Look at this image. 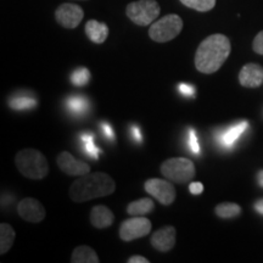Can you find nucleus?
<instances>
[{
  "mask_svg": "<svg viewBox=\"0 0 263 263\" xmlns=\"http://www.w3.org/2000/svg\"><path fill=\"white\" fill-rule=\"evenodd\" d=\"M178 89L180 91V94L185 95V97H194V93H195V88H194L192 84L180 83L178 85Z\"/></svg>",
  "mask_w": 263,
  "mask_h": 263,
  "instance_id": "28",
  "label": "nucleus"
},
{
  "mask_svg": "<svg viewBox=\"0 0 263 263\" xmlns=\"http://www.w3.org/2000/svg\"><path fill=\"white\" fill-rule=\"evenodd\" d=\"M161 173L174 183H186L196 174L195 164L185 157H173L161 164Z\"/></svg>",
  "mask_w": 263,
  "mask_h": 263,
  "instance_id": "6",
  "label": "nucleus"
},
{
  "mask_svg": "<svg viewBox=\"0 0 263 263\" xmlns=\"http://www.w3.org/2000/svg\"><path fill=\"white\" fill-rule=\"evenodd\" d=\"M239 83L245 88H257L263 83V67L258 64H246L240 70Z\"/></svg>",
  "mask_w": 263,
  "mask_h": 263,
  "instance_id": "13",
  "label": "nucleus"
},
{
  "mask_svg": "<svg viewBox=\"0 0 263 263\" xmlns=\"http://www.w3.org/2000/svg\"><path fill=\"white\" fill-rule=\"evenodd\" d=\"M249 128V122L248 121H241V122H238L233 126L227 128L226 130H223L222 133L218 134L217 137V141L219 143V145L226 147V149H230L236 141L239 140V138L248 130Z\"/></svg>",
  "mask_w": 263,
  "mask_h": 263,
  "instance_id": "14",
  "label": "nucleus"
},
{
  "mask_svg": "<svg viewBox=\"0 0 263 263\" xmlns=\"http://www.w3.org/2000/svg\"><path fill=\"white\" fill-rule=\"evenodd\" d=\"M154 209H155V203L153 200L143 197V199L130 202L127 206V213L129 216H144L153 212Z\"/></svg>",
  "mask_w": 263,
  "mask_h": 263,
  "instance_id": "19",
  "label": "nucleus"
},
{
  "mask_svg": "<svg viewBox=\"0 0 263 263\" xmlns=\"http://www.w3.org/2000/svg\"><path fill=\"white\" fill-rule=\"evenodd\" d=\"M144 189L164 206L172 205L177 196L176 188L173 186V184L159 178L147 179L144 184Z\"/></svg>",
  "mask_w": 263,
  "mask_h": 263,
  "instance_id": "8",
  "label": "nucleus"
},
{
  "mask_svg": "<svg viewBox=\"0 0 263 263\" xmlns=\"http://www.w3.org/2000/svg\"><path fill=\"white\" fill-rule=\"evenodd\" d=\"M130 134H132V138H133V139L136 140L137 143H141V140H143V134H141V130H140L139 127L132 126L130 127Z\"/></svg>",
  "mask_w": 263,
  "mask_h": 263,
  "instance_id": "31",
  "label": "nucleus"
},
{
  "mask_svg": "<svg viewBox=\"0 0 263 263\" xmlns=\"http://www.w3.org/2000/svg\"><path fill=\"white\" fill-rule=\"evenodd\" d=\"M72 263H99V259L97 252L94 251L90 246L88 245H81L77 246L72 252Z\"/></svg>",
  "mask_w": 263,
  "mask_h": 263,
  "instance_id": "17",
  "label": "nucleus"
},
{
  "mask_svg": "<svg viewBox=\"0 0 263 263\" xmlns=\"http://www.w3.org/2000/svg\"><path fill=\"white\" fill-rule=\"evenodd\" d=\"M151 224L150 219L143 216H132V218L126 219L120 227V238L123 241H132L150 234Z\"/></svg>",
  "mask_w": 263,
  "mask_h": 263,
  "instance_id": "7",
  "label": "nucleus"
},
{
  "mask_svg": "<svg viewBox=\"0 0 263 263\" xmlns=\"http://www.w3.org/2000/svg\"><path fill=\"white\" fill-rule=\"evenodd\" d=\"M16 233L14 228L8 223L0 224V254L5 255L15 242Z\"/></svg>",
  "mask_w": 263,
  "mask_h": 263,
  "instance_id": "20",
  "label": "nucleus"
},
{
  "mask_svg": "<svg viewBox=\"0 0 263 263\" xmlns=\"http://www.w3.org/2000/svg\"><path fill=\"white\" fill-rule=\"evenodd\" d=\"M189 147L190 150L193 151L194 154H200V143H199V139H197V136H196V132L194 129H190L189 130Z\"/></svg>",
  "mask_w": 263,
  "mask_h": 263,
  "instance_id": "26",
  "label": "nucleus"
},
{
  "mask_svg": "<svg viewBox=\"0 0 263 263\" xmlns=\"http://www.w3.org/2000/svg\"><path fill=\"white\" fill-rule=\"evenodd\" d=\"M150 261L147 258L144 257V256H132V257L128 258V263H149Z\"/></svg>",
  "mask_w": 263,
  "mask_h": 263,
  "instance_id": "32",
  "label": "nucleus"
},
{
  "mask_svg": "<svg viewBox=\"0 0 263 263\" xmlns=\"http://www.w3.org/2000/svg\"><path fill=\"white\" fill-rule=\"evenodd\" d=\"M186 8L194 9L199 12H207L212 10L216 5V0H180Z\"/></svg>",
  "mask_w": 263,
  "mask_h": 263,
  "instance_id": "24",
  "label": "nucleus"
},
{
  "mask_svg": "<svg viewBox=\"0 0 263 263\" xmlns=\"http://www.w3.org/2000/svg\"><path fill=\"white\" fill-rule=\"evenodd\" d=\"M108 32L107 25L97 20H89L85 24V34L95 44H103L108 37Z\"/></svg>",
  "mask_w": 263,
  "mask_h": 263,
  "instance_id": "16",
  "label": "nucleus"
},
{
  "mask_svg": "<svg viewBox=\"0 0 263 263\" xmlns=\"http://www.w3.org/2000/svg\"><path fill=\"white\" fill-rule=\"evenodd\" d=\"M90 81V71L85 67H78L72 72L71 82L76 87H83Z\"/></svg>",
  "mask_w": 263,
  "mask_h": 263,
  "instance_id": "25",
  "label": "nucleus"
},
{
  "mask_svg": "<svg viewBox=\"0 0 263 263\" xmlns=\"http://www.w3.org/2000/svg\"><path fill=\"white\" fill-rule=\"evenodd\" d=\"M257 180H258L259 186H262V188H263V171H259V172H258Z\"/></svg>",
  "mask_w": 263,
  "mask_h": 263,
  "instance_id": "34",
  "label": "nucleus"
},
{
  "mask_svg": "<svg viewBox=\"0 0 263 263\" xmlns=\"http://www.w3.org/2000/svg\"><path fill=\"white\" fill-rule=\"evenodd\" d=\"M101 130L104 132V136L107 138V139H115V133L112 127H111L110 123L107 122H101Z\"/></svg>",
  "mask_w": 263,
  "mask_h": 263,
  "instance_id": "29",
  "label": "nucleus"
},
{
  "mask_svg": "<svg viewBox=\"0 0 263 263\" xmlns=\"http://www.w3.org/2000/svg\"><path fill=\"white\" fill-rule=\"evenodd\" d=\"M15 164L25 178L41 180L49 173V164L44 155L35 149H24L15 156Z\"/></svg>",
  "mask_w": 263,
  "mask_h": 263,
  "instance_id": "3",
  "label": "nucleus"
},
{
  "mask_svg": "<svg viewBox=\"0 0 263 263\" xmlns=\"http://www.w3.org/2000/svg\"><path fill=\"white\" fill-rule=\"evenodd\" d=\"M115 216L110 209L104 205H97L90 211V223L94 228L105 229L112 226Z\"/></svg>",
  "mask_w": 263,
  "mask_h": 263,
  "instance_id": "15",
  "label": "nucleus"
},
{
  "mask_svg": "<svg viewBox=\"0 0 263 263\" xmlns=\"http://www.w3.org/2000/svg\"><path fill=\"white\" fill-rule=\"evenodd\" d=\"M65 103L68 112L74 115V116H82L89 110V101L82 95H72V97L66 99Z\"/></svg>",
  "mask_w": 263,
  "mask_h": 263,
  "instance_id": "18",
  "label": "nucleus"
},
{
  "mask_svg": "<svg viewBox=\"0 0 263 263\" xmlns=\"http://www.w3.org/2000/svg\"><path fill=\"white\" fill-rule=\"evenodd\" d=\"M255 210L257 211L258 213H261V215H263V199L261 200H257V201L255 202Z\"/></svg>",
  "mask_w": 263,
  "mask_h": 263,
  "instance_id": "33",
  "label": "nucleus"
},
{
  "mask_svg": "<svg viewBox=\"0 0 263 263\" xmlns=\"http://www.w3.org/2000/svg\"><path fill=\"white\" fill-rule=\"evenodd\" d=\"M189 192L193 194V195H200L203 192V185L200 182H193L190 183L189 185Z\"/></svg>",
  "mask_w": 263,
  "mask_h": 263,
  "instance_id": "30",
  "label": "nucleus"
},
{
  "mask_svg": "<svg viewBox=\"0 0 263 263\" xmlns=\"http://www.w3.org/2000/svg\"><path fill=\"white\" fill-rule=\"evenodd\" d=\"M161 8L156 0H138L129 3L126 8V15L133 24L149 26L160 16Z\"/></svg>",
  "mask_w": 263,
  "mask_h": 263,
  "instance_id": "5",
  "label": "nucleus"
},
{
  "mask_svg": "<svg viewBox=\"0 0 263 263\" xmlns=\"http://www.w3.org/2000/svg\"><path fill=\"white\" fill-rule=\"evenodd\" d=\"M115 190L116 183L107 173L89 172L74 180L70 188V197L74 202H85L111 195Z\"/></svg>",
  "mask_w": 263,
  "mask_h": 263,
  "instance_id": "2",
  "label": "nucleus"
},
{
  "mask_svg": "<svg viewBox=\"0 0 263 263\" xmlns=\"http://www.w3.org/2000/svg\"><path fill=\"white\" fill-rule=\"evenodd\" d=\"M252 49L256 54L263 55V31L258 32L255 37L254 42H252Z\"/></svg>",
  "mask_w": 263,
  "mask_h": 263,
  "instance_id": "27",
  "label": "nucleus"
},
{
  "mask_svg": "<svg viewBox=\"0 0 263 263\" xmlns=\"http://www.w3.org/2000/svg\"><path fill=\"white\" fill-rule=\"evenodd\" d=\"M215 212L219 218L230 219L235 218L241 213V207L234 202H223L216 206Z\"/></svg>",
  "mask_w": 263,
  "mask_h": 263,
  "instance_id": "22",
  "label": "nucleus"
},
{
  "mask_svg": "<svg viewBox=\"0 0 263 263\" xmlns=\"http://www.w3.org/2000/svg\"><path fill=\"white\" fill-rule=\"evenodd\" d=\"M17 213L22 219L31 223H41L45 218L44 206L33 197H26L18 202Z\"/></svg>",
  "mask_w": 263,
  "mask_h": 263,
  "instance_id": "11",
  "label": "nucleus"
},
{
  "mask_svg": "<svg viewBox=\"0 0 263 263\" xmlns=\"http://www.w3.org/2000/svg\"><path fill=\"white\" fill-rule=\"evenodd\" d=\"M183 29V20L176 14L163 16L151 24L149 37L156 43H167L178 37Z\"/></svg>",
  "mask_w": 263,
  "mask_h": 263,
  "instance_id": "4",
  "label": "nucleus"
},
{
  "mask_svg": "<svg viewBox=\"0 0 263 263\" xmlns=\"http://www.w3.org/2000/svg\"><path fill=\"white\" fill-rule=\"evenodd\" d=\"M232 51L229 38L221 33L210 35L200 43L195 52V67L201 73H215L222 67Z\"/></svg>",
  "mask_w": 263,
  "mask_h": 263,
  "instance_id": "1",
  "label": "nucleus"
},
{
  "mask_svg": "<svg viewBox=\"0 0 263 263\" xmlns=\"http://www.w3.org/2000/svg\"><path fill=\"white\" fill-rule=\"evenodd\" d=\"M9 105L12 110L16 111H24V110H31V108L35 107L37 105V100L31 94H16L9 100Z\"/></svg>",
  "mask_w": 263,
  "mask_h": 263,
  "instance_id": "21",
  "label": "nucleus"
},
{
  "mask_svg": "<svg viewBox=\"0 0 263 263\" xmlns=\"http://www.w3.org/2000/svg\"><path fill=\"white\" fill-rule=\"evenodd\" d=\"M84 17V11L80 5L65 3L55 10V18L64 28L73 29L78 27Z\"/></svg>",
  "mask_w": 263,
  "mask_h": 263,
  "instance_id": "9",
  "label": "nucleus"
},
{
  "mask_svg": "<svg viewBox=\"0 0 263 263\" xmlns=\"http://www.w3.org/2000/svg\"><path fill=\"white\" fill-rule=\"evenodd\" d=\"M57 163L62 172L72 177H82L90 172V166L83 161L77 160L67 151H62L57 157Z\"/></svg>",
  "mask_w": 263,
  "mask_h": 263,
  "instance_id": "10",
  "label": "nucleus"
},
{
  "mask_svg": "<svg viewBox=\"0 0 263 263\" xmlns=\"http://www.w3.org/2000/svg\"><path fill=\"white\" fill-rule=\"evenodd\" d=\"M177 230L173 226H164L151 235L150 242L160 252H168L176 245Z\"/></svg>",
  "mask_w": 263,
  "mask_h": 263,
  "instance_id": "12",
  "label": "nucleus"
},
{
  "mask_svg": "<svg viewBox=\"0 0 263 263\" xmlns=\"http://www.w3.org/2000/svg\"><path fill=\"white\" fill-rule=\"evenodd\" d=\"M81 141H82V145L84 146L85 154H88L90 157L98 160L99 155L101 154V150L99 149V147L95 146L94 134L90 133V132H85V133H83L81 136Z\"/></svg>",
  "mask_w": 263,
  "mask_h": 263,
  "instance_id": "23",
  "label": "nucleus"
}]
</instances>
